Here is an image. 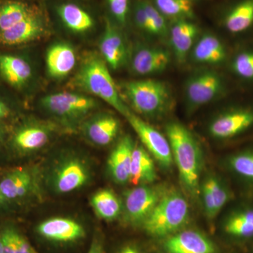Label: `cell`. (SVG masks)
<instances>
[{
  "mask_svg": "<svg viewBox=\"0 0 253 253\" xmlns=\"http://www.w3.org/2000/svg\"><path fill=\"white\" fill-rule=\"evenodd\" d=\"M76 64V51L66 43H56L46 51V70L51 78L60 79L66 77L72 72Z\"/></svg>",
  "mask_w": 253,
  "mask_h": 253,
  "instance_id": "obj_20",
  "label": "cell"
},
{
  "mask_svg": "<svg viewBox=\"0 0 253 253\" xmlns=\"http://www.w3.org/2000/svg\"><path fill=\"white\" fill-rule=\"evenodd\" d=\"M119 129V121L109 114L98 115L89 120L84 126L86 137L93 144L101 146L111 144Z\"/></svg>",
  "mask_w": 253,
  "mask_h": 253,
  "instance_id": "obj_23",
  "label": "cell"
},
{
  "mask_svg": "<svg viewBox=\"0 0 253 253\" xmlns=\"http://www.w3.org/2000/svg\"><path fill=\"white\" fill-rule=\"evenodd\" d=\"M99 49L102 59L113 70L121 68L126 61V45L122 35L109 21H106L99 42Z\"/></svg>",
  "mask_w": 253,
  "mask_h": 253,
  "instance_id": "obj_18",
  "label": "cell"
},
{
  "mask_svg": "<svg viewBox=\"0 0 253 253\" xmlns=\"http://www.w3.org/2000/svg\"><path fill=\"white\" fill-rule=\"evenodd\" d=\"M123 91L133 109L146 116H158L169 107L171 94L167 84L155 80L126 82Z\"/></svg>",
  "mask_w": 253,
  "mask_h": 253,
  "instance_id": "obj_4",
  "label": "cell"
},
{
  "mask_svg": "<svg viewBox=\"0 0 253 253\" xmlns=\"http://www.w3.org/2000/svg\"><path fill=\"white\" fill-rule=\"evenodd\" d=\"M126 118L148 152L162 167L170 168L173 163V156L168 138L132 113H129Z\"/></svg>",
  "mask_w": 253,
  "mask_h": 253,
  "instance_id": "obj_10",
  "label": "cell"
},
{
  "mask_svg": "<svg viewBox=\"0 0 253 253\" xmlns=\"http://www.w3.org/2000/svg\"><path fill=\"white\" fill-rule=\"evenodd\" d=\"M37 231L43 237L56 242H73L83 239L85 231L81 224L73 219L54 217L42 222Z\"/></svg>",
  "mask_w": 253,
  "mask_h": 253,
  "instance_id": "obj_16",
  "label": "cell"
},
{
  "mask_svg": "<svg viewBox=\"0 0 253 253\" xmlns=\"http://www.w3.org/2000/svg\"><path fill=\"white\" fill-rule=\"evenodd\" d=\"M193 0H154V5L165 17L191 19L194 17Z\"/></svg>",
  "mask_w": 253,
  "mask_h": 253,
  "instance_id": "obj_32",
  "label": "cell"
},
{
  "mask_svg": "<svg viewBox=\"0 0 253 253\" xmlns=\"http://www.w3.org/2000/svg\"><path fill=\"white\" fill-rule=\"evenodd\" d=\"M16 113L13 109L11 105L4 99L2 96H0V121L8 123L10 125H14V121Z\"/></svg>",
  "mask_w": 253,
  "mask_h": 253,
  "instance_id": "obj_38",
  "label": "cell"
},
{
  "mask_svg": "<svg viewBox=\"0 0 253 253\" xmlns=\"http://www.w3.org/2000/svg\"><path fill=\"white\" fill-rule=\"evenodd\" d=\"M110 11L115 19L121 24H125L129 9V0H107Z\"/></svg>",
  "mask_w": 253,
  "mask_h": 253,
  "instance_id": "obj_36",
  "label": "cell"
},
{
  "mask_svg": "<svg viewBox=\"0 0 253 253\" xmlns=\"http://www.w3.org/2000/svg\"><path fill=\"white\" fill-rule=\"evenodd\" d=\"M37 188L33 169L26 166L0 168V191L14 211L24 206Z\"/></svg>",
  "mask_w": 253,
  "mask_h": 253,
  "instance_id": "obj_5",
  "label": "cell"
},
{
  "mask_svg": "<svg viewBox=\"0 0 253 253\" xmlns=\"http://www.w3.org/2000/svg\"><path fill=\"white\" fill-rule=\"evenodd\" d=\"M142 4L149 18L151 34L161 37L167 36L168 27L166 17L149 1L144 0L142 1Z\"/></svg>",
  "mask_w": 253,
  "mask_h": 253,
  "instance_id": "obj_34",
  "label": "cell"
},
{
  "mask_svg": "<svg viewBox=\"0 0 253 253\" xmlns=\"http://www.w3.org/2000/svg\"><path fill=\"white\" fill-rule=\"evenodd\" d=\"M229 164L234 172L253 182V151L234 155L229 159Z\"/></svg>",
  "mask_w": 253,
  "mask_h": 253,
  "instance_id": "obj_33",
  "label": "cell"
},
{
  "mask_svg": "<svg viewBox=\"0 0 253 253\" xmlns=\"http://www.w3.org/2000/svg\"><path fill=\"white\" fill-rule=\"evenodd\" d=\"M189 214L187 201L180 194L170 193L163 195L142 225L150 235L169 236L183 227Z\"/></svg>",
  "mask_w": 253,
  "mask_h": 253,
  "instance_id": "obj_3",
  "label": "cell"
},
{
  "mask_svg": "<svg viewBox=\"0 0 253 253\" xmlns=\"http://www.w3.org/2000/svg\"><path fill=\"white\" fill-rule=\"evenodd\" d=\"M233 71L244 79H253V51H244L234 59Z\"/></svg>",
  "mask_w": 253,
  "mask_h": 253,
  "instance_id": "obj_35",
  "label": "cell"
},
{
  "mask_svg": "<svg viewBox=\"0 0 253 253\" xmlns=\"http://www.w3.org/2000/svg\"><path fill=\"white\" fill-rule=\"evenodd\" d=\"M224 91V83L218 73L202 71L186 81L185 96L190 109H196L219 97Z\"/></svg>",
  "mask_w": 253,
  "mask_h": 253,
  "instance_id": "obj_8",
  "label": "cell"
},
{
  "mask_svg": "<svg viewBox=\"0 0 253 253\" xmlns=\"http://www.w3.org/2000/svg\"><path fill=\"white\" fill-rule=\"evenodd\" d=\"M44 110L56 118L68 123H73L85 117L96 109L94 99L78 93H54L44 96L41 100Z\"/></svg>",
  "mask_w": 253,
  "mask_h": 253,
  "instance_id": "obj_7",
  "label": "cell"
},
{
  "mask_svg": "<svg viewBox=\"0 0 253 253\" xmlns=\"http://www.w3.org/2000/svg\"><path fill=\"white\" fill-rule=\"evenodd\" d=\"M56 12L63 26L73 33H88L96 23L90 11L74 1L60 3L56 6Z\"/></svg>",
  "mask_w": 253,
  "mask_h": 253,
  "instance_id": "obj_17",
  "label": "cell"
},
{
  "mask_svg": "<svg viewBox=\"0 0 253 253\" xmlns=\"http://www.w3.org/2000/svg\"><path fill=\"white\" fill-rule=\"evenodd\" d=\"M121 253H138V252L134 248L131 247V246H127V247L123 249Z\"/></svg>",
  "mask_w": 253,
  "mask_h": 253,
  "instance_id": "obj_42",
  "label": "cell"
},
{
  "mask_svg": "<svg viewBox=\"0 0 253 253\" xmlns=\"http://www.w3.org/2000/svg\"><path fill=\"white\" fill-rule=\"evenodd\" d=\"M253 24V0L241 1L226 14L224 25L230 33H242Z\"/></svg>",
  "mask_w": 253,
  "mask_h": 253,
  "instance_id": "obj_28",
  "label": "cell"
},
{
  "mask_svg": "<svg viewBox=\"0 0 253 253\" xmlns=\"http://www.w3.org/2000/svg\"><path fill=\"white\" fill-rule=\"evenodd\" d=\"M90 177L84 160L71 156L60 161L53 170L51 185L59 194H68L85 185Z\"/></svg>",
  "mask_w": 253,
  "mask_h": 253,
  "instance_id": "obj_9",
  "label": "cell"
},
{
  "mask_svg": "<svg viewBox=\"0 0 253 253\" xmlns=\"http://www.w3.org/2000/svg\"><path fill=\"white\" fill-rule=\"evenodd\" d=\"M0 236L4 253H38L12 221L0 223Z\"/></svg>",
  "mask_w": 253,
  "mask_h": 253,
  "instance_id": "obj_26",
  "label": "cell"
},
{
  "mask_svg": "<svg viewBox=\"0 0 253 253\" xmlns=\"http://www.w3.org/2000/svg\"><path fill=\"white\" fill-rule=\"evenodd\" d=\"M163 196L157 188L141 185L126 191L125 212L126 219L134 224H142Z\"/></svg>",
  "mask_w": 253,
  "mask_h": 253,
  "instance_id": "obj_11",
  "label": "cell"
},
{
  "mask_svg": "<svg viewBox=\"0 0 253 253\" xmlns=\"http://www.w3.org/2000/svg\"><path fill=\"white\" fill-rule=\"evenodd\" d=\"M157 177L156 167L150 154L140 145L134 144L131 155L129 182L134 186L154 182Z\"/></svg>",
  "mask_w": 253,
  "mask_h": 253,
  "instance_id": "obj_24",
  "label": "cell"
},
{
  "mask_svg": "<svg viewBox=\"0 0 253 253\" xmlns=\"http://www.w3.org/2000/svg\"><path fill=\"white\" fill-rule=\"evenodd\" d=\"M168 253H215L214 244L201 232L185 230L169 236L165 241Z\"/></svg>",
  "mask_w": 253,
  "mask_h": 253,
  "instance_id": "obj_15",
  "label": "cell"
},
{
  "mask_svg": "<svg viewBox=\"0 0 253 253\" xmlns=\"http://www.w3.org/2000/svg\"><path fill=\"white\" fill-rule=\"evenodd\" d=\"M203 193L206 214L208 217L214 218L229 201V193L214 177L208 178L205 181Z\"/></svg>",
  "mask_w": 253,
  "mask_h": 253,
  "instance_id": "obj_27",
  "label": "cell"
},
{
  "mask_svg": "<svg viewBox=\"0 0 253 253\" xmlns=\"http://www.w3.org/2000/svg\"><path fill=\"white\" fill-rule=\"evenodd\" d=\"M33 78L31 63L22 55L0 53V81L14 90H24Z\"/></svg>",
  "mask_w": 253,
  "mask_h": 253,
  "instance_id": "obj_13",
  "label": "cell"
},
{
  "mask_svg": "<svg viewBox=\"0 0 253 253\" xmlns=\"http://www.w3.org/2000/svg\"><path fill=\"white\" fill-rule=\"evenodd\" d=\"M1 149H0V168H3L1 167V164L3 163V161H4V158L6 159V156H4V153L1 151Z\"/></svg>",
  "mask_w": 253,
  "mask_h": 253,
  "instance_id": "obj_43",
  "label": "cell"
},
{
  "mask_svg": "<svg viewBox=\"0 0 253 253\" xmlns=\"http://www.w3.org/2000/svg\"><path fill=\"white\" fill-rule=\"evenodd\" d=\"M28 3L7 0L0 4V33L21 22L35 11Z\"/></svg>",
  "mask_w": 253,
  "mask_h": 253,
  "instance_id": "obj_30",
  "label": "cell"
},
{
  "mask_svg": "<svg viewBox=\"0 0 253 253\" xmlns=\"http://www.w3.org/2000/svg\"><path fill=\"white\" fill-rule=\"evenodd\" d=\"M50 136L51 131L46 126L26 121L14 123L4 146L5 154L9 158H22L45 146Z\"/></svg>",
  "mask_w": 253,
  "mask_h": 253,
  "instance_id": "obj_6",
  "label": "cell"
},
{
  "mask_svg": "<svg viewBox=\"0 0 253 253\" xmlns=\"http://www.w3.org/2000/svg\"><path fill=\"white\" fill-rule=\"evenodd\" d=\"M91 205L101 219L113 220L121 214L122 205L111 190L101 189L91 198Z\"/></svg>",
  "mask_w": 253,
  "mask_h": 253,
  "instance_id": "obj_29",
  "label": "cell"
},
{
  "mask_svg": "<svg viewBox=\"0 0 253 253\" xmlns=\"http://www.w3.org/2000/svg\"><path fill=\"white\" fill-rule=\"evenodd\" d=\"M253 126V109L232 110L216 118L211 126V135L217 139H229L239 135Z\"/></svg>",
  "mask_w": 253,
  "mask_h": 253,
  "instance_id": "obj_14",
  "label": "cell"
},
{
  "mask_svg": "<svg viewBox=\"0 0 253 253\" xmlns=\"http://www.w3.org/2000/svg\"><path fill=\"white\" fill-rule=\"evenodd\" d=\"M199 28L189 19L175 20L169 30L171 45L176 60L184 63L194 46Z\"/></svg>",
  "mask_w": 253,
  "mask_h": 253,
  "instance_id": "obj_22",
  "label": "cell"
},
{
  "mask_svg": "<svg viewBox=\"0 0 253 253\" xmlns=\"http://www.w3.org/2000/svg\"><path fill=\"white\" fill-rule=\"evenodd\" d=\"M87 253H104V246L99 237L94 236Z\"/></svg>",
  "mask_w": 253,
  "mask_h": 253,
  "instance_id": "obj_41",
  "label": "cell"
},
{
  "mask_svg": "<svg viewBox=\"0 0 253 253\" xmlns=\"http://www.w3.org/2000/svg\"><path fill=\"white\" fill-rule=\"evenodd\" d=\"M191 55L196 63L217 65L224 62L226 58V51L224 44L217 37L206 34L195 44Z\"/></svg>",
  "mask_w": 253,
  "mask_h": 253,
  "instance_id": "obj_25",
  "label": "cell"
},
{
  "mask_svg": "<svg viewBox=\"0 0 253 253\" xmlns=\"http://www.w3.org/2000/svg\"><path fill=\"white\" fill-rule=\"evenodd\" d=\"M224 230L234 237H253V209L242 210L231 214L226 221Z\"/></svg>",
  "mask_w": 253,
  "mask_h": 253,
  "instance_id": "obj_31",
  "label": "cell"
},
{
  "mask_svg": "<svg viewBox=\"0 0 253 253\" xmlns=\"http://www.w3.org/2000/svg\"><path fill=\"white\" fill-rule=\"evenodd\" d=\"M75 82L79 87L106 101L125 117L130 113L120 96L107 64L97 55L84 59Z\"/></svg>",
  "mask_w": 253,
  "mask_h": 253,
  "instance_id": "obj_2",
  "label": "cell"
},
{
  "mask_svg": "<svg viewBox=\"0 0 253 253\" xmlns=\"http://www.w3.org/2000/svg\"><path fill=\"white\" fill-rule=\"evenodd\" d=\"M134 144L129 136L121 138L108 160V168L113 180L118 184L129 181L131 155Z\"/></svg>",
  "mask_w": 253,
  "mask_h": 253,
  "instance_id": "obj_19",
  "label": "cell"
},
{
  "mask_svg": "<svg viewBox=\"0 0 253 253\" xmlns=\"http://www.w3.org/2000/svg\"><path fill=\"white\" fill-rule=\"evenodd\" d=\"M46 31L44 16L35 10L21 22L0 33V45L7 47L23 45L39 39Z\"/></svg>",
  "mask_w": 253,
  "mask_h": 253,
  "instance_id": "obj_12",
  "label": "cell"
},
{
  "mask_svg": "<svg viewBox=\"0 0 253 253\" xmlns=\"http://www.w3.org/2000/svg\"><path fill=\"white\" fill-rule=\"evenodd\" d=\"M13 125L0 121V149L4 150V146L9 138Z\"/></svg>",
  "mask_w": 253,
  "mask_h": 253,
  "instance_id": "obj_39",
  "label": "cell"
},
{
  "mask_svg": "<svg viewBox=\"0 0 253 253\" xmlns=\"http://www.w3.org/2000/svg\"><path fill=\"white\" fill-rule=\"evenodd\" d=\"M0 253H4V248H3L2 241H1V236H0Z\"/></svg>",
  "mask_w": 253,
  "mask_h": 253,
  "instance_id": "obj_44",
  "label": "cell"
},
{
  "mask_svg": "<svg viewBox=\"0 0 253 253\" xmlns=\"http://www.w3.org/2000/svg\"><path fill=\"white\" fill-rule=\"evenodd\" d=\"M134 21L136 27L139 28L141 31L151 34L149 18H148L146 10L143 6L142 1H138L134 6Z\"/></svg>",
  "mask_w": 253,
  "mask_h": 253,
  "instance_id": "obj_37",
  "label": "cell"
},
{
  "mask_svg": "<svg viewBox=\"0 0 253 253\" xmlns=\"http://www.w3.org/2000/svg\"><path fill=\"white\" fill-rule=\"evenodd\" d=\"M170 62L167 51L158 48L139 49L133 56L131 68L139 76H151L166 71Z\"/></svg>",
  "mask_w": 253,
  "mask_h": 253,
  "instance_id": "obj_21",
  "label": "cell"
},
{
  "mask_svg": "<svg viewBox=\"0 0 253 253\" xmlns=\"http://www.w3.org/2000/svg\"><path fill=\"white\" fill-rule=\"evenodd\" d=\"M166 131L181 183L188 192L196 195L203 166L202 151L199 143L180 123H168Z\"/></svg>",
  "mask_w": 253,
  "mask_h": 253,
  "instance_id": "obj_1",
  "label": "cell"
},
{
  "mask_svg": "<svg viewBox=\"0 0 253 253\" xmlns=\"http://www.w3.org/2000/svg\"><path fill=\"white\" fill-rule=\"evenodd\" d=\"M14 212L0 191V217H6Z\"/></svg>",
  "mask_w": 253,
  "mask_h": 253,
  "instance_id": "obj_40",
  "label": "cell"
}]
</instances>
